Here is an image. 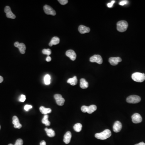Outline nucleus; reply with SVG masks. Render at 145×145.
<instances>
[{
	"label": "nucleus",
	"instance_id": "1",
	"mask_svg": "<svg viewBox=\"0 0 145 145\" xmlns=\"http://www.w3.org/2000/svg\"><path fill=\"white\" fill-rule=\"evenodd\" d=\"M111 132L109 129H106L101 133H97L95 135L96 138L100 140H105L111 136Z\"/></svg>",
	"mask_w": 145,
	"mask_h": 145
},
{
	"label": "nucleus",
	"instance_id": "2",
	"mask_svg": "<svg viewBox=\"0 0 145 145\" xmlns=\"http://www.w3.org/2000/svg\"><path fill=\"white\" fill-rule=\"evenodd\" d=\"M132 79L133 81L137 82H142L145 80V75L144 73L136 72L132 75Z\"/></svg>",
	"mask_w": 145,
	"mask_h": 145
},
{
	"label": "nucleus",
	"instance_id": "3",
	"mask_svg": "<svg viewBox=\"0 0 145 145\" xmlns=\"http://www.w3.org/2000/svg\"><path fill=\"white\" fill-rule=\"evenodd\" d=\"M117 25V30L120 32L126 31L128 27V23L124 20L120 21L118 22Z\"/></svg>",
	"mask_w": 145,
	"mask_h": 145
},
{
	"label": "nucleus",
	"instance_id": "4",
	"mask_svg": "<svg viewBox=\"0 0 145 145\" xmlns=\"http://www.w3.org/2000/svg\"><path fill=\"white\" fill-rule=\"evenodd\" d=\"M141 100V99L139 96L137 95H131L127 97L126 101L129 103L136 104L140 102Z\"/></svg>",
	"mask_w": 145,
	"mask_h": 145
},
{
	"label": "nucleus",
	"instance_id": "5",
	"mask_svg": "<svg viewBox=\"0 0 145 145\" xmlns=\"http://www.w3.org/2000/svg\"><path fill=\"white\" fill-rule=\"evenodd\" d=\"M43 9L44 12L47 15H51L53 16L56 15V12L55 10H54L53 8L48 5H46L44 6Z\"/></svg>",
	"mask_w": 145,
	"mask_h": 145
},
{
	"label": "nucleus",
	"instance_id": "6",
	"mask_svg": "<svg viewBox=\"0 0 145 145\" xmlns=\"http://www.w3.org/2000/svg\"><path fill=\"white\" fill-rule=\"evenodd\" d=\"M90 61L92 63L96 62L99 64H102L103 62V60L101 56L98 54H95L92 56L90 59Z\"/></svg>",
	"mask_w": 145,
	"mask_h": 145
},
{
	"label": "nucleus",
	"instance_id": "7",
	"mask_svg": "<svg viewBox=\"0 0 145 145\" xmlns=\"http://www.w3.org/2000/svg\"><path fill=\"white\" fill-rule=\"evenodd\" d=\"M54 98L55 99L56 101V103L58 105L60 106H62L64 104V98H63L62 95L59 94H56L54 95Z\"/></svg>",
	"mask_w": 145,
	"mask_h": 145
},
{
	"label": "nucleus",
	"instance_id": "8",
	"mask_svg": "<svg viewBox=\"0 0 145 145\" xmlns=\"http://www.w3.org/2000/svg\"><path fill=\"white\" fill-rule=\"evenodd\" d=\"M132 121L134 123H139L142 122V118L139 114L135 113L132 116Z\"/></svg>",
	"mask_w": 145,
	"mask_h": 145
},
{
	"label": "nucleus",
	"instance_id": "9",
	"mask_svg": "<svg viewBox=\"0 0 145 145\" xmlns=\"http://www.w3.org/2000/svg\"><path fill=\"white\" fill-rule=\"evenodd\" d=\"M15 47L18 48L19 51L22 54H25L26 50V46L24 43H19V42H16L14 43Z\"/></svg>",
	"mask_w": 145,
	"mask_h": 145
},
{
	"label": "nucleus",
	"instance_id": "10",
	"mask_svg": "<svg viewBox=\"0 0 145 145\" xmlns=\"http://www.w3.org/2000/svg\"><path fill=\"white\" fill-rule=\"evenodd\" d=\"M5 12L6 13V16L8 18L14 19L16 18V16L14 14L12 11L10 7L7 6L5 8Z\"/></svg>",
	"mask_w": 145,
	"mask_h": 145
},
{
	"label": "nucleus",
	"instance_id": "11",
	"mask_svg": "<svg viewBox=\"0 0 145 145\" xmlns=\"http://www.w3.org/2000/svg\"><path fill=\"white\" fill-rule=\"evenodd\" d=\"M122 128L121 123L119 121H116L113 126V130L115 133H118L120 132Z\"/></svg>",
	"mask_w": 145,
	"mask_h": 145
},
{
	"label": "nucleus",
	"instance_id": "12",
	"mask_svg": "<svg viewBox=\"0 0 145 145\" xmlns=\"http://www.w3.org/2000/svg\"><path fill=\"white\" fill-rule=\"evenodd\" d=\"M66 56L69 58L72 61H75L76 59V54L74 51L72 50H69L66 52Z\"/></svg>",
	"mask_w": 145,
	"mask_h": 145
},
{
	"label": "nucleus",
	"instance_id": "13",
	"mask_svg": "<svg viewBox=\"0 0 145 145\" xmlns=\"http://www.w3.org/2000/svg\"><path fill=\"white\" fill-rule=\"evenodd\" d=\"M122 59L119 57H110L109 59V62L113 66L117 65L119 62H121Z\"/></svg>",
	"mask_w": 145,
	"mask_h": 145
},
{
	"label": "nucleus",
	"instance_id": "14",
	"mask_svg": "<svg viewBox=\"0 0 145 145\" xmlns=\"http://www.w3.org/2000/svg\"><path fill=\"white\" fill-rule=\"evenodd\" d=\"M72 135L71 132H66V133L65 134L64 136V139H63V141L66 144H68L70 143V141H71V138Z\"/></svg>",
	"mask_w": 145,
	"mask_h": 145
},
{
	"label": "nucleus",
	"instance_id": "15",
	"mask_svg": "<svg viewBox=\"0 0 145 145\" xmlns=\"http://www.w3.org/2000/svg\"><path fill=\"white\" fill-rule=\"evenodd\" d=\"M78 30L81 34H84L90 32V29L88 27H86L83 25H80L78 28Z\"/></svg>",
	"mask_w": 145,
	"mask_h": 145
},
{
	"label": "nucleus",
	"instance_id": "16",
	"mask_svg": "<svg viewBox=\"0 0 145 145\" xmlns=\"http://www.w3.org/2000/svg\"><path fill=\"white\" fill-rule=\"evenodd\" d=\"M40 110L41 113L43 115H47L48 114L52 112V110L50 108H46L43 106H41L40 108Z\"/></svg>",
	"mask_w": 145,
	"mask_h": 145
},
{
	"label": "nucleus",
	"instance_id": "17",
	"mask_svg": "<svg viewBox=\"0 0 145 145\" xmlns=\"http://www.w3.org/2000/svg\"><path fill=\"white\" fill-rule=\"evenodd\" d=\"M60 42V39L57 37H54L52 38L51 42L49 43V46H52L53 45H57Z\"/></svg>",
	"mask_w": 145,
	"mask_h": 145
},
{
	"label": "nucleus",
	"instance_id": "18",
	"mask_svg": "<svg viewBox=\"0 0 145 145\" xmlns=\"http://www.w3.org/2000/svg\"><path fill=\"white\" fill-rule=\"evenodd\" d=\"M88 83L85 79L82 78L80 79V87L82 89H86L88 87Z\"/></svg>",
	"mask_w": 145,
	"mask_h": 145
},
{
	"label": "nucleus",
	"instance_id": "19",
	"mask_svg": "<svg viewBox=\"0 0 145 145\" xmlns=\"http://www.w3.org/2000/svg\"><path fill=\"white\" fill-rule=\"evenodd\" d=\"M67 83H69L71 86H75L78 83V79L76 76L73 77V78H71L68 79L67 81Z\"/></svg>",
	"mask_w": 145,
	"mask_h": 145
},
{
	"label": "nucleus",
	"instance_id": "20",
	"mask_svg": "<svg viewBox=\"0 0 145 145\" xmlns=\"http://www.w3.org/2000/svg\"><path fill=\"white\" fill-rule=\"evenodd\" d=\"M45 131L46 132V134L48 137H53L55 136V132L52 129H48L46 128L45 129Z\"/></svg>",
	"mask_w": 145,
	"mask_h": 145
},
{
	"label": "nucleus",
	"instance_id": "21",
	"mask_svg": "<svg viewBox=\"0 0 145 145\" xmlns=\"http://www.w3.org/2000/svg\"><path fill=\"white\" fill-rule=\"evenodd\" d=\"M48 115H44L43 119H42V123L46 126H49L51 125L50 122L48 120Z\"/></svg>",
	"mask_w": 145,
	"mask_h": 145
},
{
	"label": "nucleus",
	"instance_id": "22",
	"mask_svg": "<svg viewBox=\"0 0 145 145\" xmlns=\"http://www.w3.org/2000/svg\"><path fill=\"white\" fill-rule=\"evenodd\" d=\"M97 110V106L95 105H91L88 106V110L87 113L90 114H92Z\"/></svg>",
	"mask_w": 145,
	"mask_h": 145
},
{
	"label": "nucleus",
	"instance_id": "23",
	"mask_svg": "<svg viewBox=\"0 0 145 145\" xmlns=\"http://www.w3.org/2000/svg\"><path fill=\"white\" fill-rule=\"evenodd\" d=\"M82 125L81 123H78L74 125L73 127V129L75 132H80L82 129Z\"/></svg>",
	"mask_w": 145,
	"mask_h": 145
},
{
	"label": "nucleus",
	"instance_id": "24",
	"mask_svg": "<svg viewBox=\"0 0 145 145\" xmlns=\"http://www.w3.org/2000/svg\"><path fill=\"white\" fill-rule=\"evenodd\" d=\"M51 76L49 75H46L44 78V81L45 84L48 85L51 83Z\"/></svg>",
	"mask_w": 145,
	"mask_h": 145
},
{
	"label": "nucleus",
	"instance_id": "25",
	"mask_svg": "<svg viewBox=\"0 0 145 145\" xmlns=\"http://www.w3.org/2000/svg\"><path fill=\"white\" fill-rule=\"evenodd\" d=\"M12 123L14 125H16L20 123L19 120L18 119V117L17 116H14L13 117Z\"/></svg>",
	"mask_w": 145,
	"mask_h": 145
},
{
	"label": "nucleus",
	"instance_id": "26",
	"mask_svg": "<svg viewBox=\"0 0 145 145\" xmlns=\"http://www.w3.org/2000/svg\"><path fill=\"white\" fill-rule=\"evenodd\" d=\"M42 52L43 54L48 55V56L51 54V53H52L51 50L49 49V48H48V49H44L42 50Z\"/></svg>",
	"mask_w": 145,
	"mask_h": 145
},
{
	"label": "nucleus",
	"instance_id": "27",
	"mask_svg": "<svg viewBox=\"0 0 145 145\" xmlns=\"http://www.w3.org/2000/svg\"><path fill=\"white\" fill-rule=\"evenodd\" d=\"M23 141L21 139H19L17 140L14 145H23Z\"/></svg>",
	"mask_w": 145,
	"mask_h": 145
},
{
	"label": "nucleus",
	"instance_id": "28",
	"mask_svg": "<svg viewBox=\"0 0 145 145\" xmlns=\"http://www.w3.org/2000/svg\"><path fill=\"white\" fill-rule=\"evenodd\" d=\"M81 110L83 113H87L88 110V106H83L81 107Z\"/></svg>",
	"mask_w": 145,
	"mask_h": 145
},
{
	"label": "nucleus",
	"instance_id": "29",
	"mask_svg": "<svg viewBox=\"0 0 145 145\" xmlns=\"http://www.w3.org/2000/svg\"><path fill=\"white\" fill-rule=\"evenodd\" d=\"M26 100V97L24 95H22L19 97V100L21 102H24Z\"/></svg>",
	"mask_w": 145,
	"mask_h": 145
},
{
	"label": "nucleus",
	"instance_id": "30",
	"mask_svg": "<svg viewBox=\"0 0 145 145\" xmlns=\"http://www.w3.org/2000/svg\"><path fill=\"white\" fill-rule=\"evenodd\" d=\"M60 3L62 5H65L68 2V0H58Z\"/></svg>",
	"mask_w": 145,
	"mask_h": 145
},
{
	"label": "nucleus",
	"instance_id": "31",
	"mask_svg": "<svg viewBox=\"0 0 145 145\" xmlns=\"http://www.w3.org/2000/svg\"><path fill=\"white\" fill-rule=\"evenodd\" d=\"M32 108V106L30 105H26L24 106V109L26 111H28L29 109H31Z\"/></svg>",
	"mask_w": 145,
	"mask_h": 145
},
{
	"label": "nucleus",
	"instance_id": "32",
	"mask_svg": "<svg viewBox=\"0 0 145 145\" xmlns=\"http://www.w3.org/2000/svg\"><path fill=\"white\" fill-rule=\"evenodd\" d=\"M128 2L127 0H124L120 1V2H119V5H120L123 6L124 5L127 4L128 3Z\"/></svg>",
	"mask_w": 145,
	"mask_h": 145
},
{
	"label": "nucleus",
	"instance_id": "33",
	"mask_svg": "<svg viewBox=\"0 0 145 145\" xmlns=\"http://www.w3.org/2000/svg\"><path fill=\"white\" fill-rule=\"evenodd\" d=\"M115 2V0H112L111 1V2H109L107 4V6H108V7H109V8H111V7H112Z\"/></svg>",
	"mask_w": 145,
	"mask_h": 145
},
{
	"label": "nucleus",
	"instance_id": "34",
	"mask_svg": "<svg viewBox=\"0 0 145 145\" xmlns=\"http://www.w3.org/2000/svg\"><path fill=\"white\" fill-rule=\"evenodd\" d=\"M14 127L16 129H21L22 127V125L21 124L19 123L18 125H14Z\"/></svg>",
	"mask_w": 145,
	"mask_h": 145
},
{
	"label": "nucleus",
	"instance_id": "35",
	"mask_svg": "<svg viewBox=\"0 0 145 145\" xmlns=\"http://www.w3.org/2000/svg\"><path fill=\"white\" fill-rule=\"evenodd\" d=\"M46 61L47 62H50L51 61V58L50 56H48L46 58Z\"/></svg>",
	"mask_w": 145,
	"mask_h": 145
},
{
	"label": "nucleus",
	"instance_id": "36",
	"mask_svg": "<svg viewBox=\"0 0 145 145\" xmlns=\"http://www.w3.org/2000/svg\"><path fill=\"white\" fill-rule=\"evenodd\" d=\"M40 145H46V142L45 141H42L40 143Z\"/></svg>",
	"mask_w": 145,
	"mask_h": 145
},
{
	"label": "nucleus",
	"instance_id": "37",
	"mask_svg": "<svg viewBox=\"0 0 145 145\" xmlns=\"http://www.w3.org/2000/svg\"><path fill=\"white\" fill-rule=\"evenodd\" d=\"M135 145H145V143H144V142H141L140 143L135 144Z\"/></svg>",
	"mask_w": 145,
	"mask_h": 145
},
{
	"label": "nucleus",
	"instance_id": "38",
	"mask_svg": "<svg viewBox=\"0 0 145 145\" xmlns=\"http://www.w3.org/2000/svg\"><path fill=\"white\" fill-rule=\"evenodd\" d=\"M3 81V78L2 77L0 76V83H1Z\"/></svg>",
	"mask_w": 145,
	"mask_h": 145
},
{
	"label": "nucleus",
	"instance_id": "39",
	"mask_svg": "<svg viewBox=\"0 0 145 145\" xmlns=\"http://www.w3.org/2000/svg\"><path fill=\"white\" fill-rule=\"evenodd\" d=\"M8 145H13V144H9Z\"/></svg>",
	"mask_w": 145,
	"mask_h": 145
},
{
	"label": "nucleus",
	"instance_id": "40",
	"mask_svg": "<svg viewBox=\"0 0 145 145\" xmlns=\"http://www.w3.org/2000/svg\"><path fill=\"white\" fill-rule=\"evenodd\" d=\"M0 128H1V127H0Z\"/></svg>",
	"mask_w": 145,
	"mask_h": 145
}]
</instances>
